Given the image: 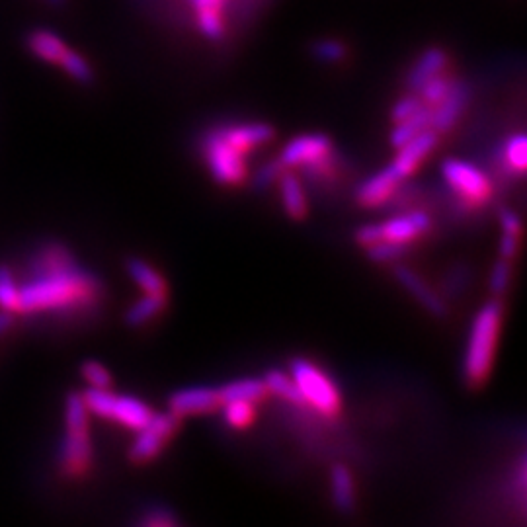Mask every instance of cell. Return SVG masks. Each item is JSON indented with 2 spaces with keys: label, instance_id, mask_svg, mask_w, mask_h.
Instances as JSON below:
<instances>
[{
  "label": "cell",
  "instance_id": "8d00e7d4",
  "mask_svg": "<svg viewBox=\"0 0 527 527\" xmlns=\"http://www.w3.org/2000/svg\"><path fill=\"white\" fill-rule=\"evenodd\" d=\"M500 225H502V231H504V233L520 235V231H522V221H520L518 213L510 211V209H504V211H502V215H500Z\"/></svg>",
  "mask_w": 527,
  "mask_h": 527
},
{
  "label": "cell",
  "instance_id": "5bb4252c",
  "mask_svg": "<svg viewBox=\"0 0 527 527\" xmlns=\"http://www.w3.org/2000/svg\"><path fill=\"white\" fill-rule=\"evenodd\" d=\"M379 227H381V241H391L406 246L418 235L430 229V217L422 211H412L408 215H399L385 223H379Z\"/></svg>",
  "mask_w": 527,
  "mask_h": 527
},
{
  "label": "cell",
  "instance_id": "8fae6325",
  "mask_svg": "<svg viewBox=\"0 0 527 527\" xmlns=\"http://www.w3.org/2000/svg\"><path fill=\"white\" fill-rule=\"evenodd\" d=\"M436 143H438V133L430 127V129L422 131L420 135L412 137L410 141H406L405 145H401L395 161L389 166L403 180L408 174H412L418 168V164L422 163L434 151Z\"/></svg>",
  "mask_w": 527,
  "mask_h": 527
},
{
  "label": "cell",
  "instance_id": "836d02e7",
  "mask_svg": "<svg viewBox=\"0 0 527 527\" xmlns=\"http://www.w3.org/2000/svg\"><path fill=\"white\" fill-rule=\"evenodd\" d=\"M284 172V164L280 161H272V163H266L262 168L256 170L254 174V186L256 188H268L270 184H274L280 174Z\"/></svg>",
  "mask_w": 527,
  "mask_h": 527
},
{
  "label": "cell",
  "instance_id": "cb8c5ba5",
  "mask_svg": "<svg viewBox=\"0 0 527 527\" xmlns=\"http://www.w3.org/2000/svg\"><path fill=\"white\" fill-rule=\"evenodd\" d=\"M127 272L131 276V280L143 289V293H164L166 295V284H164L163 276L149 266L147 262L139 260V258H131L127 262Z\"/></svg>",
  "mask_w": 527,
  "mask_h": 527
},
{
  "label": "cell",
  "instance_id": "8992f818",
  "mask_svg": "<svg viewBox=\"0 0 527 527\" xmlns=\"http://www.w3.org/2000/svg\"><path fill=\"white\" fill-rule=\"evenodd\" d=\"M291 379L303 399V403L313 406L321 414H336L340 408V393L334 381L326 375L321 367L307 360L291 362Z\"/></svg>",
  "mask_w": 527,
  "mask_h": 527
},
{
  "label": "cell",
  "instance_id": "f546056e",
  "mask_svg": "<svg viewBox=\"0 0 527 527\" xmlns=\"http://www.w3.org/2000/svg\"><path fill=\"white\" fill-rule=\"evenodd\" d=\"M82 377L92 389H110L112 377L110 371L98 362H84L82 364Z\"/></svg>",
  "mask_w": 527,
  "mask_h": 527
},
{
  "label": "cell",
  "instance_id": "3957f363",
  "mask_svg": "<svg viewBox=\"0 0 527 527\" xmlns=\"http://www.w3.org/2000/svg\"><path fill=\"white\" fill-rule=\"evenodd\" d=\"M65 438L59 451V465L65 475L81 477L92 461V444L88 436V410L81 395H69L65 405Z\"/></svg>",
  "mask_w": 527,
  "mask_h": 527
},
{
  "label": "cell",
  "instance_id": "4dcf8cb0",
  "mask_svg": "<svg viewBox=\"0 0 527 527\" xmlns=\"http://www.w3.org/2000/svg\"><path fill=\"white\" fill-rule=\"evenodd\" d=\"M367 248H369V258H373L375 262L399 260L405 252V244L391 243V241H379Z\"/></svg>",
  "mask_w": 527,
  "mask_h": 527
},
{
  "label": "cell",
  "instance_id": "74e56055",
  "mask_svg": "<svg viewBox=\"0 0 527 527\" xmlns=\"http://www.w3.org/2000/svg\"><path fill=\"white\" fill-rule=\"evenodd\" d=\"M358 243L362 246H371V244L379 243L381 241V227L379 225H364L358 235H356Z\"/></svg>",
  "mask_w": 527,
  "mask_h": 527
},
{
  "label": "cell",
  "instance_id": "2e32d148",
  "mask_svg": "<svg viewBox=\"0 0 527 527\" xmlns=\"http://www.w3.org/2000/svg\"><path fill=\"white\" fill-rule=\"evenodd\" d=\"M223 135L244 153H250L256 147H262L274 137V129L268 123H239L219 127Z\"/></svg>",
  "mask_w": 527,
  "mask_h": 527
},
{
  "label": "cell",
  "instance_id": "7c38bea8",
  "mask_svg": "<svg viewBox=\"0 0 527 527\" xmlns=\"http://www.w3.org/2000/svg\"><path fill=\"white\" fill-rule=\"evenodd\" d=\"M469 102V86L463 81H451L444 100L432 108L430 127L436 133H444L459 120Z\"/></svg>",
  "mask_w": 527,
  "mask_h": 527
},
{
  "label": "cell",
  "instance_id": "60d3db41",
  "mask_svg": "<svg viewBox=\"0 0 527 527\" xmlns=\"http://www.w3.org/2000/svg\"><path fill=\"white\" fill-rule=\"evenodd\" d=\"M45 2H49V4H55V6H59V4H63V0H45Z\"/></svg>",
  "mask_w": 527,
  "mask_h": 527
},
{
  "label": "cell",
  "instance_id": "ac0fdd59",
  "mask_svg": "<svg viewBox=\"0 0 527 527\" xmlns=\"http://www.w3.org/2000/svg\"><path fill=\"white\" fill-rule=\"evenodd\" d=\"M217 393H219L221 403L241 401V403L256 405L258 401H262L266 397V385L262 379L244 377V379H237V381L223 385L221 389H217Z\"/></svg>",
  "mask_w": 527,
  "mask_h": 527
},
{
  "label": "cell",
  "instance_id": "e0dca14e",
  "mask_svg": "<svg viewBox=\"0 0 527 527\" xmlns=\"http://www.w3.org/2000/svg\"><path fill=\"white\" fill-rule=\"evenodd\" d=\"M447 65V55L442 49H428L424 51L414 67L408 73V88L410 90H420L426 82L444 73Z\"/></svg>",
  "mask_w": 527,
  "mask_h": 527
},
{
  "label": "cell",
  "instance_id": "ab89813d",
  "mask_svg": "<svg viewBox=\"0 0 527 527\" xmlns=\"http://www.w3.org/2000/svg\"><path fill=\"white\" fill-rule=\"evenodd\" d=\"M12 323H14V315H12V311H0V334H4L10 326H12Z\"/></svg>",
  "mask_w": 527,
  "mask_h": 527
},
{
  "label": "cell",
  "instance_id": "ffe728a7",
  "mask_svg": "<svg viewBox=\"0 0 527 527\" xmlns=\"http://www.w3.org/2000/svg\"><path fill=\"white\" fill-rule=\"evenodd\" d=\"M280 192H282V203L289 217L301 219L307 213V198L303 192V186L297 176L291 172L280 174Z\"/></svg>",
  "mask_w": 527,
  "mask_h": 527
},
{
  "label": "cell",
  "instance_id": "44dd1931",
  "mask_svg": "<svg viewBox=\"0 0 527 527\" xmlns=\"http://www.w3.org/2000/svg\"><path fill=\"white\" fill-rule=\"evenodd\" d=\"M166 305L164 293H145L141 299H137L125 313V321L129 326H141L155 319Z\"/></svg>",
  "mask_w": 527,
  "mask_h": 527
},
{
  "label": "cell",
  "instance_id": "484cf974",
  "mask_svg": "<svg viewBox=\"0 0 527 527\" xmlns=\"http://www.w3.org/2000/svg\"><path fill=\"white\" fill-rule=\"evenodd\" d=\"M504 161L508 168L516 174H524L527 166V137L524 133H518L510 137L504 145Z\"/></svg>",
  "mask_w": 527,
  "mask_h": 527
},
{
  "label": "cell",
  "instance_id": "83f0119b",
  "mask_svg": "<svg viewBox=\"0 0 527 527\" xmlns=\"http://www.w3.org/2000/svg\"><path fill=\"white\" fill-rule=\"evenodd\" d=\"M0 309L18 311V287L8 266H0Z\"/></svg>",
  "mask_w": 527,
  "mask_h": 527
},
{
  "label": "cell",
  "instance_id": "d590c367",
  "mask_svg": "<svg viewBox=\"0 0 527 527\" xmlns=\"http://www.w3.org/2000/svg\"><path fill=\"white\" fill-rule=\"evenodd\" d=\"M508 284H510V262L502 258L492 268V274H490V289L494 293H502L508 287Z\"/></svg>",
  "mask_w": 527,
  "mask_h": 527
},
{
  "label": "cell",
  "instance_id": "603a6c76",
  "mask_svg": "<svg viewBox=\"0 0 527 527\" xmlns=\"http://www.w3.org/2000/svg\"><path fill=\"white\" fill-rule=\"evenodd\" d=\"M332 500L338 510L350 512L354 508V479L344 465H336L330 475Z\"/></svg>",
  "mask_w": 527,
  "mask_h": 527
},
{
  "label": "cell",
  "instance_id": "5b68a950",
  "mask_svg": "<svg viewBox=\"0 0 527 527\" xmlns=\"http://www.w3.org/2000/svg\"><path fill=\"white\" fill-rule=\"evenodd\" d=\"M81 397L88 412L106 420H114L135 432L143 428L153 416V410L141 399L129 395H112L108 389L90 387Z\"/></svg>",
  "mask_w": 527,
  "mask_h": 527
},
{
  "label": "cell",
  "instance_id": "6da1fadb",
  "mask_svg": "<svg viewBox=\"0 0 527 527\" xmlns=\"http://www.w3.org/2000/svg\"><path fill=\"white\" fill-rule=\"evenodd\" d=\"M104 287L81 268L63 244H43L28 266V282L18 289V313H55L79 317L90 313Z\"/></svg>",
  "mask_w": 527,
  "mask_h": 527
},
{
  "label": "cell",
  "instance_id": "9c48e42d",
  "mask_svg": "<svg viewBox=\"0 0 527 527\" xmlns=\"http://www.w3.org/2000/svg\"><path fill=\"white\" fill-rule=\"evenodd\" d=\"M444 180L465 202L483 203L490 196V180L475 164L449 159L442 164Z\"/></svg>",
  "mask_w": 527,
  "mask_h": 527
},
{
  "label": "cell",
  "instance_id": "7a4b0ae2",
  "mask_svg": "<svg viewBox=\"0 0 527 527\" xmlns=\"http://www.w3.org/2000/svg\"><path fill=\"white\" fill-rule=\"evenodd\" d=\"M500 317H502L500 305L496 301H490L477 313L469 330L463 369H465V377L475 385L485 381L490 373L498 330H500Z\"/></svg>",
  "mask_w": 527,
  "mask_h": 527
},
{
  "label": "cell",
  "instance_id": "f35d334b",
  "mask_svg": "<svg viewBox=\"0 0 527 527\" xmlns=\"http://www.w3.org/2000/svg\"><path fill=\"white\" fill-rule=\"evenodd\" d=\"M518 237L520 235H512V233H504L500 239V256L504 260H512L518 252Z\"/></svg>",
  "mask_w": 527,
  "mask_h": 527
},
{
  "label": "cell",
  "instance_id": "4fadbf2b",
  "mask_svg": "<svg viewBox=\"0 0 527 527\" xmlns=\"http://www.w3.org/2000/svg\"><path fill=\"white\" fill-rule=\"evenodd\" d=\"M168 403H170L172 414H176L178 418H184V416L211 412L221 401H219L217 389L190 387V389H180V391L172 393Z\"/></svg>",
  "mask_w": 527,
  "mask_h": 527
},
{
  "label": "cell",
  "instance_id": "52a82bcc",
  "mask_svg": "<svg viewBox=\"0 0 527 527\" xmlns=\"http://www.w3.org/2000/svg\"><path fill=\"white\" fill-rule=\"evenodd\" d=\"M203 153L211 176L219 184H239L246 174V153L235 147L221 129L203 139Z\"/></svg>",
  "mask_w": 527,
  "mask_h": 527
},
{
  "label": "cell",
  "instance_id": "1f68e13d",
  "mask_svg": "<svg viewBox=\"0 0 527 527\" xmlns=\"http://www.w3.org/2000/svg\"><path fill=\"white\" fill-rule=\"evenodd\" d=\"M139 524L145 527H174L178 526V518L163 506H155L145 512V516L139 520Z\"/></svg>",
  "mask_w": 527,
  "mask_h": 527
},
{
  "label": "cell",
  "instance_id": "d4e9b609",
  "mask_svg": "<svg viewBox=\"0 0 527 527\" xmlns=\"http://www.w3.org/2000/svg\"><path fill=\"white\" fill-rule=\"evenodd\" d=\"M262 381L266 385V393H272V395L284 399L287 403H293V405H303V399H301L291 375H287L280 369H272L266 373V377Z\"/></svg>",
  "mask_w": 527,
  "mask_h": 527
},
{
  "label": "cell",
  "instance_id": "9a60e30c",
  "mask_svg": "<svg viewBox=\"0 0 527 527\" xmlns=\"http://www.w3.org/2000/svg\"><path fill=\"white\" fill-rule=\"evenodd\" d=\"M399 182H401V178L395 174V170L391 166H387L381 172H377L365 180L358 190V200L364 205H369V207L383 205V203L389 202V198L395 194Z\"/></svg>",
  "mask_w": 527,
  "mask_h": 527
},
{
  "label": "cell",
  "instance_id": "4316f807",
  "mask_svg": "<svg viewBox=\"0 0 527 527\" xmlns=\"http://www.w3.org/2000/svg\"><path fill=\"white\" fill-rule=\"evenodd\" d=\"M223 418L233 428H246L254 420V405L250 403H223Z\"/></svg>",
  "mask_w": 527,
  "mask_h": 527
},
{
  "label": "cell",
  "instance_id": "ba28073f",
  "mask_svg": "<svg viewBox=\"0 0 527 527\" xmlns=\"http://www.w3.org/2000/svg\"><path fill=\"white\" fill-rule=\"evenodd\" d=\"M330 153L332 145L326 135H299L285 145L280 163L284 168H305L311 176H319L330 164Z\"/></svg>",
  "mask_w": 527,
  "mask_h": 527
},
{
  "label": "cell",
  "instance_id": "7402d4cb",
  "mask_svg": "<svg viewBox=\"0 0 527 527\" xmlns=\"http://www.w3.org/2000/svg\"><path fill=\"white\" fill-rule=\"evenodd\" d=\"M430 123H432V108L422 104L416 114L406 118L405 122L397 123V127L391 133V145L395 149H399L401 145H405L406 141H410L412 137H416L422 131L430 129Z\"/></svg>",
  "mask_w": 527,
  "mask_h": 527
},
{
  "label": "cell",
  "instance_id": "e575fe53",
  "mask_svg": "<svg viewBox=\"0 0 527 527\" xmlns=\"http://www.w3.org/2000/svg\"><path fill=\"white\" fill-rule=\"evenodd\" d=\"M422 106V100L416 98V96H405L403 100H399L395 106H393V112H391V118L393 122H405L406 118H410L412 114H416Z\"/></svg>",
  "mask_w": 527,
  "mask_h": 527
},
{
  "label": "cell",
  "instance_id": "f1b7e54d",
  "mask_svg": "<svg viewBox=\"0 0 527 527\" xmlns=\"http://www.w3.org/2000/svg\"><path fill=\"white\" fill-rule=\"evenodd\" d=\"M449 86H451V81L446 79L444 75H438V77L430 79V81L426 82V84L418 90V92H420V100H422V104L434 108L436 104H440V102L444 100V96H446Z\"/></svg>",
  "mask_w": 527,
  "mask_h": 527
},
{
  "label": "cell",
  "instance_id": "30bf717a",
  "mask_svg": "<svg viewBox=\"0 0 527 527\" xmlns=\"http://www.w3.org/2000/svg\"><path fill=\"white\" fill-rule=\"evenodd\" d=\"M176 426H178V416L176 414H172V412L153 414L151 420L143 428L137 430V438L131 444L129 457L135 463H143V461H149V459L157 457L161 453L164 444L174 434Z\"/></svg>",
  "mask_w": 527,
  "mask_h": 527
},
{
  "label": "cell",
  "instance_id": "d6986e66",
  "mask_svg": "<svg viewBox=\"0 0 527 527\" xmlns=\"http://www.w3.org/2000/svg\"><path fill=\"white\" fill-rule=\"evenodd\" d=\"M397 276H399L401 284L405 285L406 289L420 301V305L424 309H428L436 317L446 315L444 301L426 285V282L420 276H416L412 270H408L405 266L403 268H397Z\"/></svg>",
  "mask_w": 527,
  "mask_h": 527
},
{
  "label": "cell",
  "instance_id": "277c9868",
  "mask_svg": "<svg viewBox=\"0 0 527 527\" xmlns=\"http://www.w3.org/2000/svg\"><path fill=\"white\" fill-rule=\"evenodd\" d=\"M26 45L34 57H38L40 61H45L49 65L61 67L71 79L81 84H90L94 79V73L88 61L79 51L71 49L67 41L57 36L55 32L45 30V28L32 30L26 38Z\"/></svg>",
  "mask_w": 527,
  "mask_h": 527
},
{
  "label": "cell",
  "instance_id": "d6a6232c",
  "mask_svg": "<svg viewBox=\"0 0 527 527\" xmlns=\"http://www.w3.org/2000/svg\"><path fill=\"white\" fill-rule=\"evenodd\" d=\"M313 51H315V57L321 59V61H325V63H338L346 55L344 45L340 41L334 40L319 41Z\"/></svg>",
  "mask_w": 527,
  "mask_h": 527
}]
</instances>
